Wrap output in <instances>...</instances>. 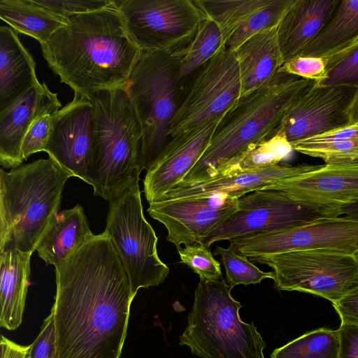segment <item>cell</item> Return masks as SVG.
Listing matches in <instances>:
<instances>
[{
	"label": "cell",
	"instance_id": "obj_17",
	"mask_svg": "<svg viewBox=\"0 0 358 358\" xmlns=\"http://www.w3.org/2000/svg\"><path fill=\"white\" fill-rule=\"evenodd\" d=\"M271 189L321 208L334 217L336 210L358 200V162L322 165L284 179Z\"/></svg>",
	"mask_w": 358,
	"mask_h": 358
},
{
	"label": "cell",
	"instance_id": "obj_27",
	"mask_svg": "<svg viewBox=\"0 0 358 358\" xmlns=\"http://www.w3.org/2000/svg\"><path fill=\"white\" fill-rule=\"evenodd\" d=\"M0 17L15 32L34 38L40 45L47 43L68 21L32 0H0Z\"/></svg>",
	"mask_w": 358,
	"mask_h": 358
},
{
	"label": "cell",
	"instance_id": "obj_13",
	"mask_svg": "<svg viewBox=\"0 0 358 358\" xmlns=\"http://www.w3.org/2000/svg\"><path fill=\"white\" fill-rule=\"evenodd\" d=\"M248 258L303 250H330L358 255V220L325 217L308 224L229 241Z\"/></svg>",
	"mask_w": 358,
	"mask_h": 358
},
{
	"label": "cell",
	"instance_id": "obj_22",
	"mask_svg": "<svg viewBox=\"0 0 358 358\" xmlns=\"http://www.w3.org/2000/svg\"><path fill=\"white\" fill-rule=\"evenodd\" d=\"M234 53L239 66L243 98L271 80L284 63L278 41V26L250 37Z\"/></svg>",
	"mask_w": 358,
	"mask_h": 358
},
{
	"label": "cell",
	"instance_id": "obj_23",
	"mask_svg": "<svg viewBox=\"0 0 358 358\" xmlns=\"http://www.w3.org/2000/svg\"><path fill=\"white\" fill-rule=\"evenodd\" d=\"M94 236L83 208L77 204L53 216L36 250L38 257L56 269Z\"/></svg>",
	"mask_w": 358,
	"mask_h": 358
},
{
	"label": "cell",
	"instance_id": "obj_30",
	"mask_svg": "<svg viewBox=\"0 0 358 358\" xmlns=\"http://www.w3.org/2000/svg\"><path fill=\"white\" fill-rule=\"evenodd\" d=\"M204 17L217 25L225 48L227 41L243 28L252 15L272 0H193Z\"/></svg>",
	"mask_w": 358,
	"mask_h": 358
},
{
	"label": "cell",
	"instance_id": "obj_36",
	"mask_svg": "<svg viewBox=\"0 0 358 358\" xmlns=\"http://www.w3.org/2000/svg\"><path fill=\"white\" fill-rule=\"evenodd\" d=\"M180 262L187 265L200 279L220 280L222 279L220 263L215 260L209 247L196 243L178 249Z\"/></svg>",
	"mask_w": 358,
	"mask_h": 358
},
{
	"label": "cell",
	"instance_id": "obj_21",
	"mask_svg": "<svg viewBox=\"0 0 358 358\" xmlns=\"http://www.w3.org/2000/svg\"><path fill=\"white\" fill-rule=\"evenodd\" d=\"M339 1L293 0L278 25V41L284 63L299 57L315 40Z\"/></svg>",
	"mask_w": 358,
	"mask_h": 358
},
{
	"label": "cell",
	"instance_id": "obj_25",
	"mask_svg": "<svg viewBox=\"0 0 358 358\" xmlns=\"http://www.w3.org/2000/svg\"><path fill=\"white\" fill-rule=\"evenodd\" d=\"M31 255L17 250L0 252V326L8 330L22 322Z\"/></svg>",
	"mask_w": 358,
	"mask_h": 358
},
{
	"label": "cell",
	"instance_id": "obj_4",
	"mask_svg": "<svg viewBox=\"0 0 358 358\" xmlns=\"http://www.w3.org/2000/svg\"><path fill=\"white\" fill-rule=\"evenodd\" d=\"M71 175L51 158L0 170V252L32 254L59 212Z\"/></svg>",
	"mask_w": 358,
	"mask_h": 358
},
{
	"label": "cell",
	"instance_id": "obj_38",
	"mask_svg": "<svg viewBox=\"0 0 358 358\" xmlns=\"http://www.w3.org/2000/svg\"><path fill=\"white\" fill-rule=\"evenodd\" d=\"M52 129V114L37 117L27 130L22 143L24 160L31 155L44 151Z\"/></svg>",
	"mask_w": 358,
	"mask_h": 358
},
{
	"label": "cell",
	"instance_id": "obj_20",
	"mask_svg": "<svg viewBox=\"0 0 358 358\" xmlns=\"http://www.w3.org/2000/svg\"><path fill=\"white\" fill-rule=\"evenodd\" d=\"M322 165L278 164L275 166L215 178L197 184L175 187L161 200L225 195L238 199L257 190L271 189L280 181L315 170Z\"/></svg>",
	"mask_w": 358,
	"mask_h": 358
},
{
	"label": "cell",
	"instance_id": "obj_5",
	"mask_svg": "<svg viewBox=\"0 0 358 358\" xmlns=\"http://www.w3.org/2000/svg\"><path fill=\"white\" fill-rule=\"evenodd\" d=\"M95 114L93 165L85 182L112 201L138 182L142 131L125 86L90 94Z\"/></svg>",
	"mask_w": 358,
	"mask_h": 358
},
{
	"label": "cell",
	"instance_id": "obj_31",
	"mask_svg": "<svg viewBox=\"0 0 358 358\" xmlns=\"http://www.w3.org/2000/svg\"><path fill=\"white\" fill-rule=\"evenodd\" d=\"M292 150L285 134L276 131L270 138L248 149L216 178L275 166Z\"/></svg>",
	"mask_w": 358,
	"mask_h": 358
},
{
	"label": "cell",
	"instance_id": "obj_32",
	"mask_svg": "<svg viewBox=\"0 0 358 358\" xmlns=\"http://www.w3.org/2000/svg\"><path fill=\"white\" fill-rule=\"evenodd\" d=\"M338 329L321 327L276 348L270 358H338Z\"/></svg>",
	"mask_w": 358,
	"mask_h": 358
},
{
	"label": "cell",
	"instance_id": "obj_6",
	"mask_svg": "<svg viewBox=\"0 0 358 358\" xmlns=\"http://www.w3.org/2000/svg\"><path fill=\"white\" fill-rule=\"evenodd\" d=\"M231 289L222 279H200L180 345L201 358H265L266 343L252 322L241 320Z\"/></svg>",
	"mask_w": 358,
	"mask_h": 358
},
{
	"label": "cell",
	"instance_id": "obj_11",
	"mask_svg": "<svg viewBox=\"0 0 358 358\" xmlns=\"http://www.w3.org/2000/svg\"><path fill=\"white\" fill-rule=\"evenodd\" d=\"M143 51L173 52L194 36L203 15L193 0H114Z\"/></svg>",
	"mask_w": 358,
	"mask_h": 358
},
{
	"label": "cell",
	"instance_id": "obj_35",
	"mask_svg": "<svg viewBox=\"0 0 358 358\" xmlns=\"http://www.w3.org/2000/svg\"><path fill=\"white\" fill-rule=\"evenodd\" d=\"M293 0H272L255 13L249 22L226 43L225 49L234 52L244 41L257 33L278 25Z\"/></svg>",
	"mask_w": 358,
	"mask_h": 358
},
{
	"label": "cell",
	"instance_id": "obj_2",
	"mask_svg": "<svg viewBox=\"0 0 358 358\" xmlns=\"http://www.w3.org/2000/svg\"><path fill=\"white\" fill-rule=\"evenodd\" d=\"M49 68L75 95L126 86L141 50L129 35L115 3L73 15L41 45Z\"/></svg>",
	"mask_w": 358,
	"mask_h": 358
},
{
	"label": "cell",
	"instance_id": "obj_14",
	"mask_svg": "<svg viewBox=\"0 0 358 358\" xmlns=\"http://www.w3.org/2000/svg\"><path fill=\"white\" fill-rule=\"evenodd\" d=\"M357 122V87L316 84L290 106L273 134L283 132L292 143Z\"/></svg>",
	"mask_w": 358,
	"mask_h": 358
},
{
	"label": "cell",
	"instance_id": "obj_42",
	"mask_svg": "<svg viewBox=\"0 0 358 358\" xmlns=\"http://www.w3.org/2000/svg\"><path fill=\"white\" fill-rule=\"evenodd\" d=\"M341 322L358 326V289L332 303Z\"/></svg>",
	"mask_w": 358,
	"mask_h": 358
},
{
	"label": "cell",
	"instance_id": "obj_7",
	"mask_svg": "<svg viewBox=\"0 0 358 358\" xmlns=\"http://www.w3.org/2000/svg\"><path fill=\"white\" fill-rule=\"evenodd\" d=\"M125 87L142 131L140 169L148 171L170 140L168 129L182 97L173 53L141 50Z\"/></svg>",
	"mask_w": 358,
	"mask_h": 358
},
{
	"label": "cell",
	"instance_id": "obj_19",
	"mask_svg": "<svg viewBox=\"0 0 358 358\" xmlns=\"http://www.w3.org/2000/svg\"><path fill=\"white\" fill-rule=\"evenodd\" d=\"M62 103L57 94L40 82L16 99L0 108V164L6 169L22 165L23 138L34 121L45 114H53Z\"/></svg>",
	"mask_w": 358,
	"mask_h": 358
},
{
	"label": "cell",
	"instance_id": "obj_24",
	"mask_svg": "<svg viewBox=\"0 0 358 358\" xmlns=\"http://www.w3.org/2000/svg\"><path fill=\"white\" fill-rule=\"evenodd\" d=\"M39 83L36 63L17 32L0 27V108Z\"/></svg>",
	"mask_w": 358,
	"mask_h": 358
},
{
	"label": "cell",
	"instance_id": "obj_44",
	"mask_svg": "<svg viewBox=\"0 0 358 358\" xmlns=\"http://www.w3.org/2000/svg\"><path fill=\"white\" fill-rule=\"evenodd\" d=\"M340 215L358 220V200L338 208L334 213V217H338Z\"/></svg>",
	"mask_w": 358,
	"mask_h": 358
},
{
	"label": "cell",
	"instance_id": "obj_29",
	"mask_svg": "<svg viewBox=\"0 0 358 358\" xmlns=\"http://www.w3.org/2000/svg\"><path fill=\"white\" fill-rule=\"evenodd\" d=\"M222 48H224L217 25L203 17L192 38L172 52L176 59L178 80L182 90L196 72Z\"/></svg>",
	"mask_w": 358,
	"mask_h": 358
},
{
	"label": "cell",
	"instance_id": "obj_39",
	"mask_svg": "<svg viewBox=\"0 0 358 358\" xmlns=\"http://www.w3.org/2000/svg\"><path fill=\"white\" fill-rule=\"evenodd\" d=\"M326 62L324 58L313 57H296L285 62L279 72L317 83L325 77Z\"/></svg>",
	"mask_w": 358,
	"mask_h": 358
},
{
	"label": "cell",
	"instance_id": "obj_41",
	"mask_svg": "<svg viewBox=\"0 0 358 358\" xmlns=\"http://www.w3.org/2000/svg\"><path fill=\"white\" fill-rule=\"evenodd\" d=\"M338 358H358V326L341 322Z\"/></svg>",
	"mask_w": 358,
	"mask_h": 358
},
{
	"label": "cell",
	"instance_id": "obj_16",
	"mask_svg": "<svg viewBox=\"0 0 358 358\" xmlns=\"http://www.w3.org/2000/svg\"><path fill=\"white\" fill-rule=\"evenodd\" d=\"M238 201V199L221 194L163 199L149 203L147 212L165 226L167 241L178 250L181 245L199 243L237 210Z\"/></svg>",
	"mask_w": 358,
	"mask_h": 358
},
{
	"label": "cell",
	"instance_id": "obj_8",
	"mask_svg": "<svg viewBox=\"0 0 358 358\" xmlns=\"http://www.w3.org/2000/svg\"><path fill=\"white\" fill-rule=\"evenodd\" d=\"M105 231L123 264L132 293L164 282L169 268L159 257L158 237L144 217L138 182L109 201Z\"/></svg>",
	"mask_w": 358,
	"mask_h": 358
},
{
	"label": "cell",
	"instance_id": "obj_37",
	"mask_svg": "<svg viewBox=\"0 0 358 358\" xmlns=\"http://www.w3.org/2000/svg\"><path fill=\"white\" fill-rule=\"evenodd\" d=\"M37 6L57 15L69 17L105 8L114 0H32Z\"/></svg>",
	"mask_w": 358,
	"mask_h": 358
},
{
	"label": "cell",
	"instance_id": "obj_9",
	"mask_svg": "<svg viewBox=\"0 0 358 358\" xmlns=\"http://www.w3.org/2000/svg\"><path fill=\"white\" fill-rule=\"evenodd\" d=\"M249 260L271 267L274 287L322 297L334 303L358 289V255L330 250H303Z\"/></svg>",
	"mask_w": 358,
	"mask_h": 358
},
{
	"label": "cell",
	"instance_id": "obj_28",
	"mask_svg": "<svg viewBox=\"0 0 358 358\" xmlns=\"http://www.w3.org/2000/svg\"><path fill=\"white\" fill-rule=\"evenodd\" d=\"M293 150L325 164L358 162V122L291 143Z\"/></svg>",
	"mask_w": 358,
	"mask_h": 358
},
{
	"label": "cell",
	"instance_id": "obj_43",
	"mask_svg": "<svg viewBox=\"0 0 358 358\" xmlns=\"http://www.w3.org/2000/svg\"><path fill=\"white\" fill-rule=\"evenodd\" d=\"M1 358H29L31 345H21L9 340L4 336H1Z\"/></svg>",
	"mask_w": 358,
	"mask_h": 358
},
{
	"label": "cell",
	"instance_id": "obj_10",
	"mask_svg": "<svg viewBox=\"0 0 358 358\" xmlns=\"http://www.w3.org/2000/svg\"><path fill=\"white\" fill-rule=\"evenodd\" d=\"M239 66L234 52L220 49L184 88L168 129L170 138L223 117L241 99Z\"/></svg>",
	"mask_w": 358,
	"mask_h": 358
},
{
	"label": "cell",
	"instance_id": "obj_1",
	"mask_svg": "<svg viewBox=\"0 0 358 358\" xmlns=\"http://www.w3.org/2000/svg\"><path fill=\"white\" fill-rule=\"evenodd\" d=\"M55 271L54 358H120L135 295L107 233Z\"/></svg>",
	"mask_w": 358,
	"mask_h": 358
},
{
	"label": "cell",
	"instance_id": "obj_33",
	"mask_svg": "<svg viewBox=\"0 0 358 358\" xmlns=\"http://www.w3.org/2000/svg\"><path fill=\"white\" fill-rule=\"evenodd\" d=\"M215 255H219L226 271L227 280L233 288L238 285L260 283L266 278L274 279L273 272H264L257 267L249 258L242 255L231 245L227 248L217 246Z\"/></svg>",
	"mask_w": 358,
	"mask_h": 358
},
{
	"label": "cell",
	"instance_id": "obj_12",
	"mask_svg": "<svg viewBox=\"0 0 358 358\" xmlns=\"http://www.w3.org/2000/svg\"><path fill=\"white\" fill-rule=\"evenodd\" d=\"M332 217L317 206L295 200L284 192L264 189L238 198L237 210L203 237L199 243H213L247 236L295 227Z\"/></svg>",
	"mask_w": 358,
	"mask_h": 358
},
{
	"label": "cell",
	"instance_id": "obj_18",
	"mask_svg": "<svg viewBox=\"0 0 358 358\" xmlns=\"http://www.w3.org/2000/svg\"><path fill=\"white\" fill-rule=\"evenodd\" d=\"M222 118L170 138L143 180V192L149 203L161 200L182 182L208 146Z\"/></svg>",
	"mask_w": 358,
	"mask_h": 358
},
{
	"label": "cell",
	"instance_id": "obj_34",
	"mask_svg": "<svg viewBox=\"0 0 358 358\" xmlns=\"http://www.w3.org/2000/svg\"><path fill=\"white\" fill-rule=\"evenodd\" d=\"M325 59V77L318 85H348L358 87V41Z\"/></svg>",
	"mask_w": 358,
	"mask_h": 358
},
{
	"label": "cell",
	"instance_id": "obj_15",
	"mask_svg": "<svg viewBox=\"0 0 358 358\" xmlns=\"http://www.w3.org/2000/svg\"><path fill=\"white\" fill-rule=\"evenodd\" d=\"M94 108L87 96L73 99L52 114V129L45 148L49 157L71 176L85 182L94 161Z\"/></svg>",
	"mask_w": 358,
	"mask_h": 358
},
{
	"label": "cell",
	"instance_id": "obj_40",
	"mask_svg": "<svg viewBox=\"0 0 358 358\" xmlns=\"http://www.w3.org/2000/svg\"><path fill=\"white\" fill-rule=\"evenodd\" d=\"M55 354V323L51 310L50 314L44 320L40 333L31 344L29 358H54Z\"/></svg>",
	"mask_w": 358,
	"mask_h": 358
},
{
	"label": "cell",
	"instance_id": "obj_26",
	"mask_svg": "<svg viewBox=\"0 0 358 358\" xmlns=\"http://www.w3.org/2000/svg\"><path fill=\"white\" fill-rule=\"evenodd\" d=\"M357 41L358 0H340L320 34L299 57L327 58Z\"/></svg>",
	"mask_w": 358,
	"mask_h": 358
},
{
	"label": "cell",
	"instance_id": "obj_3",
	"mask_svg": "<svg viewBox=\"0 0 358 358\" xmlns=\"http://www.w3.org/2000/svg\"><path fill=\"white\" fill-rule=\"evenodd\" d=\"M279 72L238 103L220 120L196 164L176 187L217 177L248 149L270 138L290 106L317 84Z\"/></svg>",
	"mask_w": 358,
	"mask_h": 358
}]
</instances>
